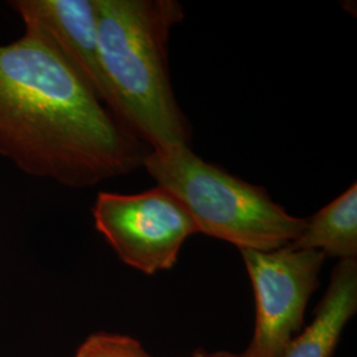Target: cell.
I'll list each match as a JSON object with an SVG mask.
<instances>
[{
  "label": "cell",
  "mask_w": 357,
  "mask_h": 357,
  "mask_svg": "<svg viewBox=\"0 0 357 357\" xmlns=\"http://www.w3.org/2000/svg\"><path fill=\"white\" fill-rule=\"evenodd\" d=\"M150 151L38 29L0 45V155L17 168L86 188L135 171Z\"/></svg>",
  "instance_id": "1"
},
{
  "label": "cell",
  "mask_w": 357,
  "mask_h": 357,
  "mask_svg": "<svg viewBox=\"0 0 357 357\" xmlns=\"http://www.w3.org/2000/svg\"><path fill=\"white\" fill-rule=\"evenodd\" d=\"M110 112L153 151L190 146L191 125L175 97L168 64L176 0H94Z\"/></svg>",
  "instance_id": "2"
},
{
  "label": "cell",
  "mask_w": 357,
  "mask_h": 357,
  "mask_svg": "<svg viewBox=\"0 0 357 357\" xmlns=\"http://www.w3.org/2000/svg\"><path fill=\"white\" fill-rule=\"evenodd\" d=\"M143 167L159 187L187 208L199 233L240 250L281 249L294 243L306 227L307 218L287 213L264 187L205 162L190 146L151 150Z\"/></svg>",
  "instance_id": "3"
},
{
  "label": "cell",
  "mask_w": 357,
  "mask_h": 357,
  "mask_svg": "<svg viewBox=\"0 0 357 357\" xmlns=\"http://www.w3.org/2000/svg\"><path fill=\"white\" fill-rule=\"evenodd\" d=\"M93 217L119 259L147 275L174 268L187 238L199 233L187 208L159 185L137 195L100 192Z\"/></svg>",
  "instance_id": "4"
},
{
  "label": "cell",
  "mask_w": 357,
  "mask_h": 357,
  "mask_svg": "<svg viewBox=\"0 0 357 357\" xmlns=\"http://www.w3.org/2000/svg\"><path fill=\"white\" fill-rule=\"evenodd\" d=\"M240 252L255 301L253 337L240 357H282L303 326L326 255L289 245L271 252Z\"/></svg>",
  "instance_id": "5"
},
{
  "label": "cell",
  "mask_w": 357,
  "mask_h": 357,
  "mask_svg": "<svg viewBox=\"0 0 357 357\" xmlns=\"http://www.w3.org/2000/svg\"><path fill=\"white\" fill-rule=\"evenodd\" d=\"M24 22L47 38L110 110L112 97L98 47L94 0H13Z\"/></svg>",
  "instance_id": "6"
},
{
  "label": "cell",
  "mask_w": 357,
  "mask_h": 357,
  "mask_svg": "<svg viewBox=\"0 0 357 357\" xmlns=\"http://www.w3.org/2000/svg\"><path fill=\"white\" fill-rule=\"evenodd\" d=\"M357 312V259H340L306 330L296 335L282 357H332L345 326Z\"/></svg>",
  "instance_id": "7"
},
{
  "label": "cell",
  "mask_w": 357,
  "mask_h": 357,
  "mask_svg": "<svg viewBox=\"0 0 357 357\" xmlns=\"http://www.w3.org/2000/svg\"><path fill=\"white\" fill-rule=\"evenodd\" d=\"M294 249L317 250L326 257L354 259L357 257V184L354 183L332 203L307 218Z\"/></svg>",
  "instance_id": "8"
},
{
  "label": "cell",
  "mask_w": 357,
  "mask_h": 357,
  "mask_svg": "<svg viewBox=\"0 0 357 357\" xmlns=\"http://www.w3.org/2000/svg\"><path fill=\"white\" fill-rule=\"evenodd\" d=\"M75 357H153L143 345L126 335L93 333L77 349Z\"/></svg>",
  "instance_id": "9"
},
{
  "label": "cell",
  "mask_w": 357,
  "mask_h": 357,
  "mask_svg": "<svg viewBox=\"0 0 357 357\" xmlns=\"http://www.w3.org/2000/svg\"><path fill=\"white\" fill-rule=\"evenodd\" d=\"M190 357H240V355L227 352V351H217V352H208L204 349H199L193 352Z\"/></svg>",
  "instance_id": "10"
}]
</instances>
